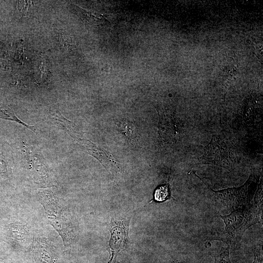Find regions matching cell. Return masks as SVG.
<instances>
[{"instance_id":"obj_2","label":"cell","mask_w":263,"mask_h":263,"mask_svg":"<svg viewBox=\"0 0 263 263\" xmlns=\"http://www.w3.org/2000/svg\"><path fill=\"white\" fill-rule=\"evenodd\" d=\"M256 177L251 175L242 186L215 191L210 188L213 202L221 209L233 211L249 205L257 185Z\"/></svg>"},{"instance_id":"obj_13","label":"cell","mask_w":263,"mask_h":263,"mask_svg":"<svg viewBox=\"0 0 263 263\" xmlns=\"http://www.w3.org/2000/svg\"><path fill=\"white\" fill-rule=\"evenodd\" d=\"M229 247L222 249L215 256L214 263H232L229 256Z\"/></svg>"},{"instance_id":"obj_9","label":"cell","mask_w":263,"mask_h":263,"mask_svg":"<svg viewBox=\"0 0 263 263\" xmlns=\"http://www.w3.org/2000/svg\"><path fill=\"white\" fill-rule=\"evenodd\" d=\"M0 118L18 122L30 130L35 133H37L38 129L34 126L28 125L21 121L16 116L13 110L7 105L0 104Z\"/></svg>"},{"instance_id":"obj_3","label":"cell","mask_w":263,"mask_h":263,"mask_svg":"<svg viewBox=\"0 0 263 263\" xmlns=\"http://www.w3.org/2000/svg\"><path fill=\"white\" fill-rule=\"evenodd\" d=\"M50 114L51 118L56 125L71 136L85 152L95 157L103 165L108 161L110 157L105 151L99 149L95 144L82 136L74 124L64 117L57 110L52 109Z\"/></svg>"},{"instance_id":"obj_15","label":"cell","mask_w":263,"mask_h":263,"mask_svg":"<svg viewBox=\"0 0 263 263\" xmlns=\"http://www.w3.org/2000/svg\"><path fill=\"white\" fill-rule=\"evenodd\" d=\"M28 1H21L19 3L20 4V8H19L20 11L23 13H26L28 10L29 6H30V2Z\"/></svg>"},{"instance_id":"obj_5","label":"cell","mask_w":263,"mask_h":263,"mask_svg":"<svg viewBox=\"0 0 263 263\" xmlns=\"http://www.w3.org/2000/svg\"><path fill=\"white\" fill-rule=\"evenodd\" d=\"M23 151L27 162L28 169L37 185L41 188L56 185V181L52 174L33 148L24 145Z\"/></svg>"},{"instance_id":"obj_7","label":"cell","mask_w":263,"mask_h":263,"mask_svg":"<svg viewBox=\"0 0 263 263\" xmlns=\"http://www.w3.org/2000/svg\"><path fill=\"white\" fill-rule=\"evenodd\" d=\"M31 250L38 263H57L53 247L42 239H35Z\"/></svg>"},{"instance_id":"obj_17","label":"cell","mask_w":263,"mask_h":263,"mask_svg":"<svg viewBox=\"0 0 263 263\" xmlns=\"http://www.w3.org/2000/svg\"><path fill=\"white\" fill-rule=\"evenodd\" d=\"M0 263H2L1 260H0Z\"/></svg>"},{"instance_id":"obj_11","label":"cell","mask_w":263,"mask_h":263,"mask_svg":"<svg viewBox=\"0 0 263 263\" xmlns=\"http://www.w3.org/2000/svg\"><path fill=\"white\" fill-rule=\"evenodd\" d=\"M117 125L119 128H120L121 132L128 138L130 142L135 141V138H136L135 130L131 123L121 121Z\"/></svg>"},{"instance_id":"obj_8","label":"cell","mask_w":263,"mask_h":263,"mask_svg":"<svg viewBox=\"0 0 263 263\" xmlns=\"http://www.w3.org/2000/svg\"><path fill=\"white\" fill-rule=\"evenodd\" d=\"M159 128L160 136L165 141H175L179 137V129L173 119L164 118L161 120Z\"/></svg>"},{"instance_id":"obj_12","label":"cell","mask_w":263,"mask_h":263,"mask_svg":"<svg viewBox=\"0 0 263 263\" xmlns=\"http://www.w3.org/2000/svg\"><path fill=\"white\" fill-rule=\"evenodd\" d=\"M170 196L169 186L165 184L159 186L156 188L154 194V199L157 202H163L169 199Z\"/></svg>"},{"instance_id":"obj_6","label":"cell","mask_w":263,"mask_h":263,"mask_svg":"<svg viewBox=\"0 0 263 263\" xmlns=\"http://www.w3.org/2000/svg\"><path fill=\"white\" fill-rule=\"evenodd\" d=\"M110 231L111 238L109 242L110 259L109 263H112L113 259L123 250L128 241V225L126 221L112 220Z\"/></svg>"},{"instance_id":"obj_4","label":"cell","mask_w":263,"mask_h":263,"mask_svg":"<svg viewBox=\"0 0 263 263\" xmlns=\"http://www.w3.org/2000/svg\"><path fill=\"white\" fill-rule=\"evenodd\" d=\"M233 162L230 149L226 141L216 135L213 136L200 159L201 164L217 165L229 170L233 169Z\"/></svg>"},{"instance_id":"obj_14","label":"cell","mask_w":263,"mask_h":263,"mask_svg":"<svg viewBox=\"0 0 263 263\" xmlns=\"http://www.w3.org/2000/svg\"><path fill=\"white\" fill-rule=\"evenodd\" d=\"M252 263H263V254L261 249L255 250L254 259Z\"/></svg>"},{"instance_id":"obj_10","label":"cell","mask_w":263,"mask_h":263,"mask_svg":"<svg viewBox=\"0 0 263 263\" xmlns=\"http://www.w3.org/2000/svg\"><path fill=\"white\" fill-rule=\"evenodd\" d=\"M8 229L10 237L20 241L25 239L28 232L25 226L19 224H10Z\"/></svg>"},{"instance_id":"obj_1","label":"cell","mask_w":263,"mask_h":263,"mask_svg":"<svg viewBox=\"0 0 263 263\" xmlns=\"http://www.w3.org/2000/svg\"><path fill=\"white\" fill-rule=\"evenodd\" d=\"M262 209L254 204H249L232 211L228 215H220L225 228L213 239L224 242L229 247L235 245L248 228L261 222Z\"/></svg>"},{"instance_id":"obj_16","label":"cell","mask_w":263,"mask_h":263,"mask_svg":"<svg viewBox=\"0 0 263 263\" xmlns=\"http://www.w3.org/2000/svg\"><path fill=\"white\" fill-rule=\"evenodd\" d=\"M172 263H180V262H173Z\"/></svg>"}]
</instances>
